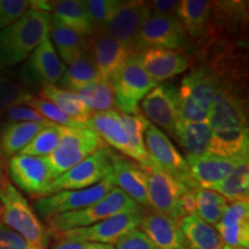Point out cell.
<instances>
[{"instance_id": "cell-1", "label": "cell", "mask_w": 249, "mask_h": 249, "mask_svg": "<svg viewBox=\"0 0 249 249\" xmlns=\"http://www.w3.org/2000/svg\"><path fill=\"white\" fill-rule=\"evenodd\" d=\"M50 22L48 12L29 8L18 21L0 30V66H15L26 60L49 36Z\"/></svg>"}, {"instance_id": "cell-2", "label": "cell", "mask_w": 249, "mask_h": 249, "mask_svg": "<svg viewBox=\"0 0 249 249\" xmlns=\"http://www.w3.org/2000/svg\"><path fill=\"white\" fill-rule=\"evenodd\" d=\"M0 220L18 233L33 249H48L50 233L38 216L13 183L6 179L0 183Z\"/></svg>"}, {"instance_id": "cell-3", "label": "cell", "mask_w": 249, "mask_h": 249, "mask_svg": "<svg viewBox=\"0 0 249 249\" xmlns=\"http://www.w3.org/2000/svg\"><path fill=\"white\" fill-rule=\"evenodd\" d=\"M219 83L214 71L205 66L187 73L178 89L180 121L208 124Z\"/></svg>"}, {"instance_id": "cell-4", "label": "cell", "mask_w": 249, "mask_h": 249, "mask_svg": "<svg viewBox=\"0 0 249 249\" xmlns=\"http://www.w3.org/2000/svg\"><path fill=\"white\" fill-rule=\"evenodd\" d=\"M139 209H141V207L136 204L126 193L118 187H114L104 197L89 207L50 218L48 220V231L50 234L57 235L70 230L91 226L116 214L132 213Z\"/></svg>"}, {"instance_id": "cell-5", "label": "cell", "mask_w": 249, "mask_h": 249, "mask_svg": "<svg viewBox=\"0 0 249 249\" xmlns=\"http://www.w3.org/2000/svg\"><path fill=\"white\" fill-rule=\"evenodd\" d=\"M114 105L121 113H140V104L158 85L143 67L140 52H133L117 76L111 81Z\"/></svg>"}, {"instance_id": "cell-6", "label": "cell", "mask_w": 249, "mask_h": 249, "mask_svg": "<svg viewBox=\"0 0 249 249\" xmlns=\"http://www.w3.org/2000/svg\"><path fill=\"white\" fill-rule=\"evenodd\" d=\"M104 147H107L104 141L89 126L81 128L65 127L58 147L51 155L45 157L53 179L55 180Z\"/></svg>"}, {"instance_id": "cell-7", "label": "cell", "mask_w": 249, "mask_h": 249, "mask_svg": "<svg viewBox=\"0 0 249 249\" xmlns=\"http://www.w3.org/2000/svg\"><path fill=\"white\" fill-rule=\"evenodd\" d=\"M139 164L147 176L149 208L180 224L182 218L186 217L181 208V198L191 188L158 169L149 160Z\"/></svg>"}, {"instance_id": "cell-8", "label": "cell", "mask_w": 249, "mask_h": 249, "mask_svg": "<svg viewBox=\"0 0 249 249\" xmlns=\"http://www.w3.org/2000/svg\"><path fill=\"white\" fill-rule=\"evenodd\" d=\"M114 187H117L116 180L110 174L102 181L88 188L76 189V191H60L36 200L34 203V210L48 222L50 218L57 214L81 210L96 203Z\"/></svg>"}, {"instance_id": "cell-9", "label": "cell", "mask_w": 249, "mask_h": 249, "mask_svg": "<svg viewBox=\"0 0 249 249\" xmlns=\"http://www.w3.org/2000/svg\"><path fill=\"white\" fill-rule=\"evenodd\" d=\"M144 144L148 158L152 164L169 173L188 188H196L193 181L186 158L180 154L169 136L151 123H148L144 132Z\"/></svg>"}, {"instance_id": "cell-10", "label": "cell", "mask_w": 249, "mask_h": 249, "mask_svg": "<svg viewBox=\"0 0 249 249\" xmlns=\"http://www.w3.org/2000/svg\"><path fill=\"white\" fill-rule=\"evenodd\" d=\"M7 167L15 185L34 200L53 194L54 179L45 157L15 155L8 160Z\"/></svg>"}, {"instance_id": "cell-11", "label": "cell", "mask_w": 249, "mask_h": 249, "mask_svg": "<svg viewBox=\"0 0 249 249\" xmlns=\"http://www.w3.org/2000/svg\"><path fill=\"white\" fill-rule=\"evenodd\" d=\"M188 44L189 37L176 15L154 14L149 12L140 30L138 50L169 49L183 51Z\"/></svg>"}, {"instance_id": "cell-12", "label": "cell", "mask_w": 249, "mask_h": 249, "mask_svg": "<svg viewBox=\"0 0 249 249\" xmlns=\"http://www.w3.org/2000/svg\"><path fill=\"white\" fill-rule=\"evenodd\" d=\"M142 208L132 213L116 214L93 224L91 226L74 229L59 233L55 236L62 239H74L103 245H116L123 236L138 229L141 222Z\"/></svg>"}, {"instance_id": "cell-13", "label": "cell", "mask_w": 249, "mask_h": 249, "mask_svg": "<svg viewBox=\"0 0 249 249\" xmlns=\"http://www.w3.org/2000/svg\"><path fill=\"white\" fill-rule=\"evenodd\" d=\"M111 149H99L81 163L58 177L52 183V191H76L91 187L112 174Z\"/></svg>"}, {"instance_id": "cell-14", "label": "cell", "mask_w": 249, "mask_h": 249, "mask_svg": "<svg viewBox=\"0 0 249 249\" xmlns=\"http://www.w3.org/2000/svg\"><path fill=\"white\" fill-rule=\"evenodd\" d=\"M140 111L149 123L171 135L180 124L178 89L170 83L157 85L140 104Z\"/></svg>"}, {"instance_id": "cell-15", "label": "cell", "mask_w": 249, "mask_h": 249, "mask_svg": "<svg viewBox=\"0 0 249 249\" xmlns=\"http://www.w3.org/2000/svg\"><path fill=\"white\" fill-rule=\"evenodd\" d=\"M148 14L145 1H120L119 7L102 29L130 52H138L139 34Z\"/></svg>"}, {"instance_id": "cell-16", "label": "cell", "mask_w": 249, "mask_h": 249, "mask_svg": "<svg viewBox=\"0 0 249 249\" xmlns=\"http://www.w3.org/2000/svg\"><path fill=\"white\" fill-rule=\"evenodd\" d=\"M87 52L95 62L102 79L108 82L117 76L133 53L104 29H97L87 38Z\"/></svg>"}, {"instance_id": "cell-17", "label": "cell", "mask_w": 249, "mask_h": 249, "mask_svg": "<svg viewBox=\"0 0 249 249\" xmlns=\"http://www.w3.org/2000/svg\"><path fill=\"white\" fill-rule=\"evenodd\" d=\"M208 124L213 132L248 128L247 107L245 101L234 91V89L230 88V86L223 81H220L219 88L214 95Z\"/></svg>"}, {"instance_id": "cell-18", "label": "cell", "mask_w": 249, "mask_h": 249, "mask_svg": "<svg viewBox=\"0 0 249 249\" xmlns=\"http://www.w3.org/2000/svg\"><path fill=\"white\" fill-rule=\"evenodd\" d=\"M65 71L66 67L58 57L51 38L46 36L28 57L23 75L24 80L34 85L57 86Z\"/></svg>"}, {"instance_id": "cell-19", "label": "cell", "mask_w": 249, "mask_h": 249, "mask_svg": "<svg viewBox=\"0 0 249 249\" xmlns=\"http://www.w3.org/2000/svg\"><path fill=\"white\" fill-rule=\"evenodd\" d=\"M112 176L118 188L126 193L141 208H149L147 176L139 163L126 156L112 151L110 154Z\"/></svg>"}, {"instance_id": "cell-20", "label": "cell", "mask_w": 249, "mask_h": 249, "mask_svg": "<svg viewBox=\"0 0 249 249\" xmlns=\"http://www.w3.org/2000/svg\"><path fill=\"white\" fill-rule=\"evenodd\" d=\"M138 229L148 236L156 249H187L179 223L157 211L142 209Z\"/></svg>"}, {"instance_id": "cell-21", "label": "cell", "mask_w": 249, "mask_h": 249, "mask_svg": "<svg viewBox=\"0 0 249 249\" xmlns=\"http://www.w3.org/2000/svg\"><path fill=\"white\" fill-rule=\"evenodd\" d=\"M140 54L144 70L157 83L183 73L192 64L189 54L178 50L147 49Z\"/></svg>"}, {"instance_id": "cell-22", "label": "cell", "mask_w": 249, "mask_h": 249, "mask_svg": "<svg viewBox=\"0 0 249 249\" xmlns=\"http://www.w3.org/2000/svg\"><path fill=\"white\" fill-rule=\"evenodd\" d=\"M242 158H226L216 155L186 157L189 173L196 188L210 189L232 172Z\"/></svg>"}, {"instance_id": "cell-23", "label": "cell", "mask_w": 249, "mask_h": 249, "mask_svg": "<svg viewBox=\"0 0 249 249\" xmlns=\"http://www.w3.org/2000/svg\"><path fill=\"white\" fill-rule=\"evenodd\" d=\"M216 230L224 245L229 247H249V200L227 204Z\"/></svg>"}, {"instance_id": "cell-24", "label": "cell", "mask_w": 249, "mask_h": 249, "mask_svg": "<svg viewBox=\"0 0 249 249\" xmlns=\"http://www.w3.org/2000/svg\"><path fill=\"white\" fill-rule=\"evenodd\" d=\"M89 127L98 134L99 138L114 148L121 155L132 160V150L126 129L120 118L119 111L108 110L93 112L89 120Z\"/></svg>"}, {"instance_id": "cell-25", "label": "cell", "mask_w": 249, "mask_h": 249, "mask_svg": "<svg viewBox=\"0 0 249 249\" xmlns=\"http://www.w3.org/2000/svg\"><path fill=\"white\" fill-rule=\"evenodd\" d=\"M176 18L188 37L201 39L208 33L213 18V5L207 0H182L179 1Z\"/></svg>"}, {"instance_id": "cell-26", "label": "cell", "mask_w": 249, "mask_h": 249, "mask_svg": "<svg viewBox=\"0 0 249 249\" xmlns=\"http://www.w3.org/2000/svg\"><path fill=\"white\" fill-rule=\"evenodd\" d=\"M45 126L33 123L5 121L0 124V158L18 155Z\"/></svg>"}, {"instance_id": "cell-27", "label": "cell", "mask_w": 249, "mask_h": 249, "mask_svg": "<svg viewBox=\"0 0 249 249\" xmlns=\"http://www.w3.org/2000/svg\"><path fill=\"white\" fill-rule=\"evenodd\" d=\"M49 37L62 64L70 65L87 51V38L51 15Z\"/></svg>"}, {"instance_id": "cell-28", "label": "cell", "mask_w": 249, "mask_h": 249, "mask_svg": "<svg viewBox=\"0 0 249 249\" xmlns=\"http://www.w3.org/2000/svg\"><path fill=\"white\" fill-rule=\"evenodd\" d=\"M187 242V249H222L224 244L216 227L205 223L192 213L182 218L179 224Z\"/></svg>"}, {"instance_id": "cell-29", "label": "cell", "mask_w": 249, "mask_h": 249, "mask_svg": "<svg viewBox=\"0 0 249 249\" xmlns=\"http://www.w3.org/2000/svg\"><path fill=\"white\" fill-rule=\"evenodd\" d=\"M174 138L179 141V144L183 148L187 157H201L210 155L213 132L208 124L180 121Z\"/></svg>"}, {"instance_id": "cell-30", "label": "cell", "mask_w": 249, "mask_h": 249, "mask_svg": "<svg viewBox=\"0 0 249 249\" xmlns=\"http://www.w3.org/2000/svg\"><path fill=\"white\" fill-rule=\"evenodd\" d=\"M39 97L52 103L71 119L88 124L91 112L83 105L76 92L68 91L57 86L45 85L40 87Z\"/></svg>"}, {"instance_id": "cell-31", "label": "cell", "mask_w": 249, "mask_h": 249, "mask_svg": "<svg viewBox=\"0 0 249 249\" xmlns=\"http://www.w3.org/2000/svg\"><path fill=\"white\" fill-rule=\"evenodd\" d=\"M51 9L53 11L52 17L80 35L90 37L96 31L82 1L77 0L53 1L51 2Z\"/></svg>"}, {"instance_id": "cell-32", "label": "cell", "mask_w": 249, "mask_h": 249, "mask_svg": "<svg viewBox=\"0 0 249 249\" xmlns=\"http://www.w3.org/2000/svg\"><path fill=\"white\" fill-rule=\"evenodd\" d=\"M101 80L103 79L95 62L86 51L82 55L68 65L58 85L60 86L59 88L77 92L85 87Z\"/></svg>"}, {"instance_id": "cell-33", "label": "cell", "mask_w": 249, "mask_h": 249, "mask_svg": "<svg viewBox=\"0 0 249 249\" xmlns=\"http://www.w3.org/2000/svg\"><path fill=\"white\" fill-rule=\"evenodd\" d=\"M227 202L248 201L249 195V161L248 157L242 158L223 181L211 187Z\"/></svg>"}, {"instance_id": "cell-34", "label": "cell", "mask_w": 249, "mask_h": 249, "mask_svg": "<svg viewBox=\"0 0 249 249\" xmlns=\"http://www.w3.org/2000/svg\"><path fill=\"white\" fill-rule=\"evenodd\" d=\"M196 213L205 223L216 226L222 219L229 202L225 197L211 189H195Z\"/></svg>"}, {"instance_id": "cell-35", "label": "cell", "mask_w": 249, "mask_h": 249, "mask_svg": "<svg viewBox=\"0 0 249 249\" xmlns=\"http://www.w3.org/2000/svg\"><path fill=\"white\" fill-rule=\"evenodd\" d=\"M76 93L91 113L112 110L114 107V90L108 81L101 80L91 83Z\"/></svg>"}, {"instance_id": "cell-36", "label": "cell", "mask_w": 249, "mask_h": 249, "mask_svg": "<svg viewBox=\"0 0 249 249\" xmlns=\"http://www.w3.org/2000/svg\"><path fill=\"white\" fill-rule=\"evenodd\" d=\"M120 113V118L126 129L129 140V147L132 150V160H138V163L148 160V152L144 144V132L149 121L143 114H124Z\"/></svg>"}, {"instance_id": "cell-37", "label": "cell", "mask_w": 249, "mask_h": 249, "mask_svg": "<svg viewBox=\"0 0 249 249\" xmlns=\"http://www.w3.org/2000/svg\"><path fill=\"white\" fill-rule=\"evenodd\" d=\"M64 128L65 127L60 126L44 127L18 155L35 157H46L51 155L60 142Z\"/></svg>"}, {"instance_id": "cell-38", "label": "cell", "mask_w": 249, "mask_h": 249, "mask_svg": "<svg viewBox=\"0 0 249 249\" xmlns=\"http://www.w3.org/2000/svg\"><path fill=\"white\" fill-rule=\"evenodd\" d=\"M23 105L38 112L43 118H45L50 123L57 124V126L67 127V128H81V127L89 126V124H81L79 121L71 119L66 114L62 113L57 107H54L52 103L45 101V99L40 97H36L34 95H30L27 98V101L24 102Z\"/></svg>"}, {"instance_id": "cell-39", "label": "cell", "mask_w": 249, "mask_h": 249, "mask_svg": "<svg viewBox=\"0 0 249 249\" xmlns=\"http://www.w3.org/2000/svg\"><path fill=\"white\" fill-rule=\"evenodd\" d=\"M30 95L18 81L0 75V116L11 107L23 105Z\"/></svg>"}, {"instance_id": "cell-40", "label": "cell", "mask_w": 249, "mask_h": 249, "mask_svg": "<svg viewBox=\"0 0 249 249\" xmlns=\"http://www.w3.org/2000/svg\"><path fill=\"white\" fill-rule=\"evenodd\" d=\"M82 2L96 30L104 28L120 5L118 0H88Z\"/></svg>"}, {"instance_id": "cell-41", "label": "cell", "mask_w": 249, "mask_h": 249, "mask_svg": "<svg viewBox=\"0 0 249 249\" xmlns=\"http://www.w3.org/2000/svg\"><path fill=\"white\" fill-rule=\"evenodd\" d=\"M29 8L27 0H0V30L18 21Z\"/></svg>"}, {"instance_id": "cell-42", "label": "cell", "mask_w": 249, "mask_h": 249, "mask_svg": "<svg viewBox=\"0 0 249 249\" xmlns=\"http://www.w3.org/2000/svg\"><path fill=\"white\" fill-rule=\"evenodd\" d=\"M4 116L7 121H14V123H33L43 124L45 127L57 126V124L50 123L49 120L43 118L38 112L26 107V105H18V107H11L5 112Z\"/></svg>"}, {"instance_id": "cell-43", "label": "cell", "mask_w": 249, "mask_h": 249, "mask_svg": "<svg viewBox=\"0 0 249 249\" xmlns=\"http://www.w3.org/2000/svg\"><path fill=\"white\" fill-rule=\"evenodd\" d=\"M114 249H156V247L144 233L135 229L123 236Z\"/></svg>"}, {"instance_id": "cell-44", "label": "cell", "mask_w": 249, "mask_h": 249, "mask_svg": "<svg viewBox=\"0 0 249 249\" xmlns=\"http://www.w3.org/2000/svg\"><path fill=\"white\" fill-rule=\"evenodd\" d=\"M0 249H33L23 236L0 223Z\"/></svg>"}, {"instance_id": "cell-45", "label": "cell", "mask_w": 249, "mask_h": 249, "mask_svg": "<svg viewBox=\"0 0 249 249\" xmlns=\"http://www.w3.org/2000/svg\"><path fill=\"white\" fill-rule=\"evenodd\" d=\"M51 249H114V247L111 245L59 238V241Z\"/></svg>"}, {"instance_id": "cell-46", "label": "cell", "mask_w": 249, "mask_h": 249, "mask_svg": "<svg viewBox=\"0 0 249 249\" xmlns=\"http://www.w3.org/2000/svg\"><path fill=\"white\" fill-rule=\"evenodd\" d=\"M149 12L154 14L174 15L178 8L179 1L177 0H154L147 2Z\"/></svg>"}, {"instance_id": "cell-47", "label": "cell", "mask_w": 249, "mask_h": 249, "mask_svg": "<svg viewBox=\"0 0 249 249\" xmlns=\"http://www.w3.org/2000/svg\"><path fill=\"white\" fill-rule=\"evenodd\" d=\"M6 179H7V176H6L5 161H4V160H1V158H0V183L4 182Z\"/></svg>"}, {"instance_id": "cell-48", "label": "cell", "mask_w": 249, "mask_h": 249, "mask_svg": "<svg viewBox=\"0 0 249 249\" xmlns=\"http://www.w3.org/2000/svg\"><path fill=\"white\" fill-rule=\"evenodd\" d=\"M222 249H249V247H229V246H224Z\"/></svg>"}, {"instance_id": "cell-49", "label": "cell", "mask_w": 249, "mask_h": 249, "mask_svg": "<svg viewBox=\"0 0 249 249\" xmlns=\"http://www.w3.org/2000/svg\"><path fill=\"white\" fill-rule=\"evenodd\" d=\"M2 70H4V68H2L1 66H0V75H1V73H2Z\"/></svg>"}, {"instance_id": "cell-50", "label": "cell", "mask_w": 249, "mask_h": 249, "mask_svg": "<svg viewBox=\"0 0 249 249\" xmlns=\"http://www.w3.org/2000/svg\"><path fill=\"white\" fill-rule=\"evenodd\" d=\"M0 216H1V204H0ZM0 223H1V220H0Z\"/></svg>"}]
</instances>
